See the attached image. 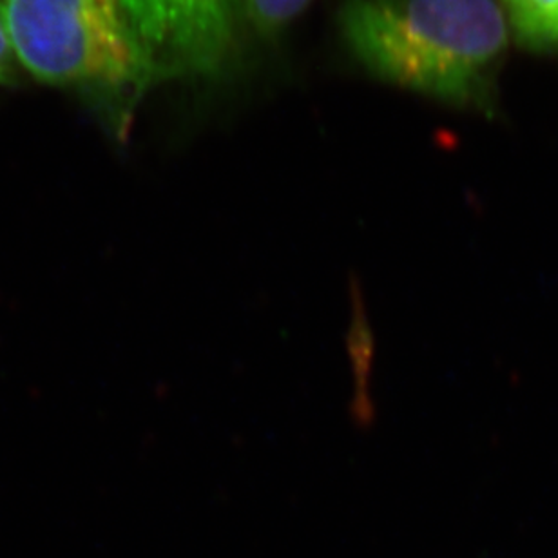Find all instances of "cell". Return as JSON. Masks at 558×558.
<instances>
[{
	"mask_svg": "<svg viewBox=\"0 0 558 558\" xmlns=\"http://www.w3.org/2000/svg\"><path fill=\"white\" fill-rule=\"evenodd\" d=\"M341 26L383 81L468 108H492L508 44L495 0H350Z\"/></svg>",
	"mask_w": 558,
	"mask_h": 558,
	"instance_id": "1",
	"label": "cell"
},
{
	"mask_svg": "<svg viewBox=\"0 0 558 558\" xmlns=\"http://www.w3.org/2000/svg\"><path fill=\"white\" fill-rule=\"evenodd\" d=\"M16 64L48 86L142 92L158 78L122 0H0Z\"/></svg>",
	"mask_w": 558,
	"mask_h": 558,
	"instance_id": "2",
	"label": "cell"
},
{
	"mask_svg": "<svg viewBox=\"0 0 558 558\" xmlns=\"http://www.w3.org/2000/svg\"><path fill=\"white\" fill-rule=\"evenodd\" d=\"M158 78L209 75L234 48V0H122Z\"/></svg>",
	"mask_w": 558,
	"mask_h": 558,
	"instance_id": "3",
	"label": "cell"
},
{
	"mask_svg": "<svg viewBox=\"0 0 558 558\" xmlns=\"http://www.w3.org/2000/svg\"><path fill=\"white\" fill-rule=\"evenodd\" d=\"M350 361L354 374V403L352 415L360 426H371L374 421V403L371 396L372 360H374V332H372L365 301L361 294L357 279L352 281V322H350L349 339Z\"/></svg>",
	"mask_w": 558,
	"mask_h": 558,
	"instance_id": "4",
	"label": "cell"
},
{
	"mask_svg": "<svg viewBox=\"0 0 558 558\" xmlns=\"http://www.w3.org/2000/svg\"><path fill=\"white\" fill-rule=\"evenodd\" d=\"M513 26L526 43L558 46V0H505Z\"/></svg>",
	"mask_w": 558,
	"mask_h": 558,
	"instance_id": "5",
	"label": "cell"
},
{
	"mask_svg": "<svg viewBox=\"0 0 558 558\" xmlns=\"http://www.w3.org/2000/svg\"><path fill=\"white\" fill-rule=\"evenodd\" d=\"M311 0H243L254 26L262 32H276L305 10Z\"/></svg>",
	"mask_w": 558,
	"mask_h": 558,
	"instance_id": "6",
	"label": "cell"
},
{
	"mask_svg": "<svg viewBox=\"0 0 558 558\" xmlns=\"http://www.w3.org/2000/svg\"><path fill=\"white\" fill-rule=\"evenodd\" d=\"M15 57L11 53L4 21H2V13H0V86H8V84L15 81Z\"/></svg>",
	"mask_w": 558,
	"mask_h": 558,
	"instance_id": "7",
	"label": "cell"
},
{
	"mask_svg": "<svg viewBox=\"0 0 558 558\" xmlns=\"http://www.w3.org/2000/svg\"><path fill=\"white\" fill-rule=\"evenodd\" d=\"M234 4H236V5H243V0H234Z\"/></svg>",
	"mask_w": 558,
	"mask_h": 558,
	"instance_id": "8",
	"label": "cell"
}]
</instances>
